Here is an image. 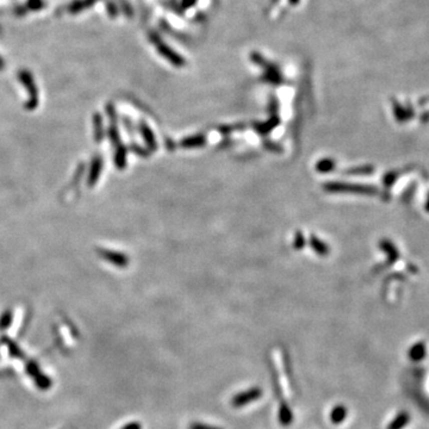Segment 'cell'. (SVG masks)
I'll return each mask as SVG.
<instances>
[{
    "instance_id": "obj_8",
    "label": "cell",
    "mask_w": 429,
    "mask_h": 429,
    "mask_svg": "<svg viewBox=\"0 0 429 429\" xmlns=\"http://www.w3.org/2000/svg\"><path fill=\"white\" fill-rule=\"evenodd\" d=\"M394 115H396V118L398 122H405L412 118V116H410L409 112L404 110L400 105L394 106Z\"/></svg>"
},
{
    "instance_id": "obj_9",
    "label": "cell",
    "mask_w": 429,
    "mask_h": 429,
    "mask_svg": "<svg viewBox=\"0 0 429 429\" xmlns=\"http://www.w3.org/2000/svg\"><path fill=\"white\" fill-rule=\"evenodd\" d=\"M189 429H223V428L217 427V425L202 423V422H192V423L189 425Z\"/></svg>"
},
{
    "instance_id": "obj_12",
    "label": "cell",
    "mask_w": 429,
    "mask_h": 429,
    "mask_svg": "<svg viewBox=\"0 0 429 429\" xmlns=\"http://www.w3.org/2000/svg\"><path fill=\"white\" fill-rule=\"evenodd\" d=\"M425 211H427V212H429V197H428V200H427V203H425Z\"/></svg>"
},
{
    "instance_id": "obj_2",
    "label": "cell",
    "mask_w": 429,
    "mask_h": 429,
    "mask_svg": "<svg viewBox=\"0 0 429 429\" xmlns=\"http://www.w3.org/2000/svg\"><path fill=\"white\" fill-rule=\"evenodd\" d=\"M329 189L336 191H344V192H353V193H362V195H374L377 193V189L371 186H364V185H342V184H334L328 185Z\"/></svg>"
},
{
    "instance_id": "obj_5",
    "label": "cell",
    "mask_w": 429,
    "mask_h": 429,
    "mask_svg": "<svg viewBox=\"0 0 429 429\" xmlns=\"http://www.w3.org/2000/svg\"><path fill=\"white\" fill-rule=\"evenodd\" d=\"M380 247H381V249H383L384 252L387 254V258H389V261L391 262V264H393V262L396 261L397 259H398L399 253H398V250L396 249V247L393 246L392 242H390V241H387V240H383L380 242Z\"/></svg>"
},
{
    "instance_id": "obj_4",
    "label": "cell",
    "mask_w": 429,
    "mask_h": 429,
    "mask_svg": "<svg viewBox=\"0 0 429 429\" xmlns=\"http://www.w3.org/2000/svg\"><path fill=\"white\" fill-rule=\"evenodd\" d=\"M347 414H348V411H347V408L344 405L339 404V405L334 406V408L331 409V411H330L331 423H334V424L342 423V422L347 417Z\"/></svg>"
},
{
    "instance_id": "obj_7",
    "label": "cell",
    "mask_w": 429,
    "mask_h": 429,
    "mask_svg": "<svg viewBox=\"0 0 429 429\" xmlns=\"http://www.w3.org/2000/svg\"><path fill=\"white\" fill-rule=\"evenodd\" d=\"M425 355V346L423 342H418L414 344L409 350V358L414 361H418V360L423 359Z\"/></svg>"
},
{
    "instance_id": "obj_6",
    "label": "cell",
    "mask_w": 429,
    "mask_h": 429,
    "mask_svg": "<svg viewBox=\"0 0 429 429\" xmlns=\"http://www.w3.org/2000/svg\"><path fill=\"white\" fill-rule=\"evenodd\" d=\"M408 422L409 415L405 411H402L393 418L392 422H390V424L387 425V429H403L408 424Z\"/></svg>"
},
{
    "instance_id": "obj_1",
    "label": "cell",
    "mask_w": 429,
    "mask_h": 429,
    "mask_svg": "<svg viewBox=\"0 0 429 429\" xmlns=\"http://www.w3.org/2000/svg\"><path fill=\"white\" fill-rule=\"evenodd\" d=\"M262 397V390L260 387H250V389L243 391V392L236 393L231 398V406L239 409L246 406L250 403L255 402Z\"/></svg>"
},
{
    "instance_id": "obj_3",
    "label": "cell",
    "mask_w": 429,
    "mask_h": 429,
    "mask_svg": "<svg viewBox=\"0 0 429 429\" xmlns=\"http://www.w3.org/2000/svg\"><path fill=\"white\" fill-rule=\"evenodd\" d=\"M278 419H279V423L284 427H287L293 422V414L292 410L286 402H280L279 405V411H278Z\"/></svg>"
},
{
    "instance_id": "obj_11",
    "label": "cell",
    "mask_w": 429,
    "mask_h": 429,
    "mask_svg": "<svg viewBox=\"0 0 429 429\" xmlns=\"http://www.w3.org/2000/svg\"><path fill=\"white\" fill-rule=\"evenodd\" d=\"M122 429H142V425H141L139 422H133V423L127 424Z\"/></svg>"
},
{
    "instance_id": "obj_10",
    "label": "cell",
    "mask_w": 429,
    "mask_h": 429,
    "mask_svg": "<svg viewBox=\"0 0 429 429\" xmlns=\"http://www.w3.org/2000/svg\"><path fill=\"white\" fill-rule=\"evenodd\" d=\"M397 177H398V173H393V172H391V173H387L384 178L385 186L386 187L392 186V185L394 184V181H396V179H397Z\"/></svg>"
}]
</instances>
